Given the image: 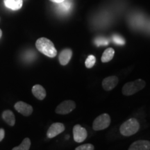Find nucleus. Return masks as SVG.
Segmentation results:
<instances>
[{
    "mask_svg": "<svg viewBox=\"0 0 150 150\" xmlns=\"http://www.w3.org/2000/svg\"><path fill=\"white\" fill-rule=\"evenodd\" d=\"M35 47L41 53L50 58H54L57 55V50L54 43L46 38H40L36 40Z\"/></svg>",
    "mask_w": 150,
    "mask_h": 150,
    "instance_id": "obj_1",
    "label": "nucleus"
},
{
    "mask_svg": "<svg viewBox=\"0 0 150 150\" xmlns=\"http://www.w3.org/2000/svg\"><path fill=\"white\" fill-rule=\"evenodd\" d=\"M140 129V124L136 118H129L120 127V132L124 136H131L136 134Z\"/></svg>",
    "mask_w": 150,
    "mask_h": 150,
    "instance_id": "obj_2",
    "label": "nucleus"
},
{
    "mask_svg": "<svg viewBox=\"0 0 150 150\" xmlns=\"http://www.w3.org/2000/svg\"><path fill=\"white\" fill-rule=\"evenodd\" d=\"M145 86L146 83L145 81L139 79L125 84L122 89V92L125 96H131L143 89Z\"/></svg>",
    "mask_w": 150,
    "mask_h": 150,
    "instance_id": "obj_3",
    "label": "nucleus"
},
{
    "mask_svg": "<svg viewBox=\"0 0 150 150\" xmlns=\"http://www.w3.org/2000/svg\"><path fill=\"white\" fill-rule=\"evenodd\" d=\"M110 122V115L107 113H103L95 118L93 124V129L95 131L104 130L109 127Z\"/></svg>",
    "mask_w": 150,
    "mask_h": 150,
    "instance_id": "obj_4",
    "label": "nucleus"
},
{
    "mask_svg": "<svg viewBox=\"0 0 150 150\" xmlns=\"http://www.w3.org/2000/svg\"><path fill=\"white\" fill-rule=\"evenodd\" d=\"M76 108V104L72 100H65L62 102L56 108L55 111L60 115H66L74 110Z\"/></svg>",
    "mask_w": 150,
    "mask_h": 150,
    "instance_id": "obj_5",
    "label": "nucleus"
},
{
    "mask_svg": "<svg viewBox=\"0 0 150 150\" xmlns=\"http://www.w3.org/2000/svg\"><path fill=\"white\" fill-rule=\"evenodd\" d=\"M88 133L85 128L80 125H76L73 127V138L76 142H82L87 138Z\"/></svg>",
    "mask_w": 150,
    "mask_h": 150,
    "instance_id": "obj_6",
    "label": "nucleus"
},
{
    "mask_svg": "<svg viewBox=\"0 0 150 150\" xmlns=\"http://www.w3.org/2000/svg\"><path fill=\"white\" fill-rule=\"evenodd\" d=\"M65 131V126L63 123L55 122L53 123L47 132V136L49 138H53L54 137L57 136L61 133Z\"/></svg>",
    "mask_w": 150,
    "mask_h": 150,
    "instance_id": "obj_7",
    "label": "nucleus"
},
{
    "mask_svg": "<svg viewBox=\"0 0 150 150\" xmlns=\"http://www.w3.org/2000/svg\"><path fill=\"white\" fill-rule=\"evenodd\" d=\"M15 109L24 116H29L33 111V107L31 105L24 102H18L14 106Z\"/></svg>",
    "mask_w": 150,
    "mask_h": 150,
    "instance_id": "obj_8",
    "label": "nucleus"
},
{
    "mask_svg": "<svg viewBox=\"0 0 150 150\" xmlns=\"http://www.w3.org/2000/svg\"><path fill=\"white\" fill-rule=\"evenodd\" d=\"M119 79L116 76H110L105 78L102 81V87L104 91H110L115 88L117 85Z\"/></svg>",
    "mask_w": 150,
    "mask_h": 150,
    "instance_id": "obj_9",
    "label": "nucleus"
},
{
    "mask_svg": "<svg viewBox=\"0 0 150 150\" xmlns=\"http://www.w3.org/2000/svg\"><path fill=\"white\" fill-rule=\"evenodd\" d=\"M128 150H150V142L145 140H137L129 146Z\"/></svg>",
    "mask_w": 150,
    "mask_h": 150,
    "instance_id": "obj_10",
    "label": "nucleus"
},
{
    "mask_svg": "<svg viewBox=\"0 0 150 150\" xmlns=\"http://www.w3.org/2000/svg\"><path fill=\"white\" fill-rule=\"evenodd\" d=\"M72 56V50L69 48L64 49L62 50L61 53L59 54V62L62 65H66L68 64L70 62L71 58Z\"/></svg>",
    "mask_w": 150,
    "mask_h": 150,
    "instance_id": "obj_11",
    "label": "nucleus"
},
{
    "mask_svg": "<svg viewBox=\"0 0 150 150\" xmlns=\"http://www.w3.org/2000/svg\"><path fill=\"white\" fill-rule=\"evenodd\" d=\"M32 93L35 98H37L38 100H43L47 95L45 89L43 88V86L39 84H36L33 86Z\"/></svg>",
    "mask_w": 150,
    "mask_h": 150,
    "instance_id": "obj_12",
    "label": "nucleus"
},
{
    "mask_svg": "<svg viewBox=\"0 0 150 150\" xmlns=\"http://www.w3.org/2000/svg\"><path fill=\"white\" fill-rule=\"evenodd\" d=\"M4 4L7 8L13 11H18L22 8L23 0H4Z\"/></svg>",
    "mask_w": 150,
    "mask_h": 150,
    "instance_id": "obj_13",
    "label": "nucleus"
},
{
    "mask_svg": "<svg viewBox=\"0 0 150 150\" xmlns=\"http://www.w3.org/2000/svg\"><path fill=\"white\" fill-rule=\"evenodd\" d=\"M2 118L4 121L6 122L9 126H14L16 124V117L14 113L10 110H4L2 113Z\"/></svg>",
    "mask_w": 150,
    "mask_h": 150,
    "instance_id": "obj_14",
    "label": "nucleus"
},
{
    "mask_svg": "<svg viewBox=\"0 0 150 150\" xmlns=\"http://www.w3.org/2000/svg\"><path fill=\"white\" fill-rule=\"evenodd\" d=\"M114 54H115V50L112 48L109 47L106 49L103 53L102 58H101L102 63H108V62L111 61L114 56Z\"/></svg>",
    "mask_w": 150,
    "mask_h": 150,
    "instance_id": "obj_15",
    "label": "nucleus"
},
{
    "mask_svg": "<svg viewBox=\"0 0 150 150\" xmlns=\"http://www.w3.org/2000/svg\"><path fill=\"white\" fill-rule=\"evenodd\" d=\"M31 147V140L29 138H26L22 140L20 145L13 148L12 150H29Z\"/></svg>",
    "mask_w": 150,
    "mask_h": 150,
    "instance_id": "obj_16",
    "label": "nucleus"
},
{
    "mask_svg": "<svg viewBox=\"0 0 150 150\" xmlns=\"http://www.w3.org/2000/svg\"><path fill=\"white\" fill-rule=\"evenodd\" d=\"M96 63V58L95 56L90 55L85 61V65L87 68H92Z\"/></svg>",
    "mask_w": 150,
    "mask_h": 150,
    "instance_id": "obj_17",
    "label": "nucleus"
},
{
    "mask_svg": "<svg viewBox=\"0 0 150 150\" xmlns=\"http://www.w3.org/2000/svg\"><path fill=\"white\" fill-rule=\"evenodd\" d=\"M71 7V2L70 1H67V0H65L63 2L59 3V8L61 11H64V12H67L70 10Z\"/></svg>",
    "mask_w": 150,
    "mask_h": 150,
    "instance_id": "obj_18",
    "label": "nucleus"
},
{
    "mask_svg": "<svg viewBox=\"0 0 150 150\" xmlns=\"http://www.w3.org/2000/svg\"><path fill=\"white\" fill-rule=\"evenodd\" d=\"M112 41H113L115 44L119 45H123L125 43V39L119 35H114L113 36H112Z\"/></svg>",
    "mask_w": 150,
    "mask_h": 150,
    "instance_id": "obj_19",
    "label": "nucleus"
},
{
    "mask_svg": "<svg viewBox=\"0 0 150 150\" xmlns=\"http://www.w3.org/2000/svg\"><path fill=\"white\" fill-rule=\"evenodd\" d=\"M95 147L92 144H84V145L79 146L75 150H94Z\"/></svg>",
    "mask_w": 150,
    "mask_h": 150,
    "instance_id": "obj_20",
    "label": "nucleus"
},
{
    "mask_svg": "<svg viewBox=\"0 0 150 150\" xmlns=\"http://www.w3.org/2000/svg\"><path fill=\"white\" fill-rule=\"evenodd\" d=\"M95 44H97V46L107 45L108 44V40L106 38H98L95 40Z\"/></svg>",
    "mask_w": 150,
    "mask_h": 150,
    "instance_id": "obj_21",
    "label": "nucleus"
},
{
    "mask_svg": "<svg viewBox=\"0 0 150 150\" xmlns=\"http://www.w3.org/2000/svg\"><path fill=\"white\" fill-rule=\"evenodd\" d=\"M5 137V131L4 129H0V142L3 140Z\"/></svg>",
    "mask_w": 150,
    "mask_h": 150,
    "instance_id": "obj_22",
    "label": "nucleus"
},
{
    "mask_svg": "<svg viewBox=\"0 0 150 150\" xmlns=\"http://www.w3.org/2000/svg\"><path fill=\"white\" fill-rule=\"evenodd\" d=\"M50 1H52V2H54V3L59 4V3L63 2V1H65V0H50Z\"/></svg>",
    "mask_w": 150,
    "mask_h": 150,
    "instance_id": "obj_23",
    "label": "nucleus"
},
{
    "mask_svg": "<svg viewBox=\"0 0 150 150\" xmlns=\"http://www.w3.org/2000/svg\"><path fill=\"white\" fill-rule=\"evenodd\" d=\"M1 36H2V31L0 29V38H1Z\"/></svg>",
    "mask_w": 150,
    "mask_h": 150,
    "instance_id": "obj_24",
    "label": "nucleus"
}]
</instances>
